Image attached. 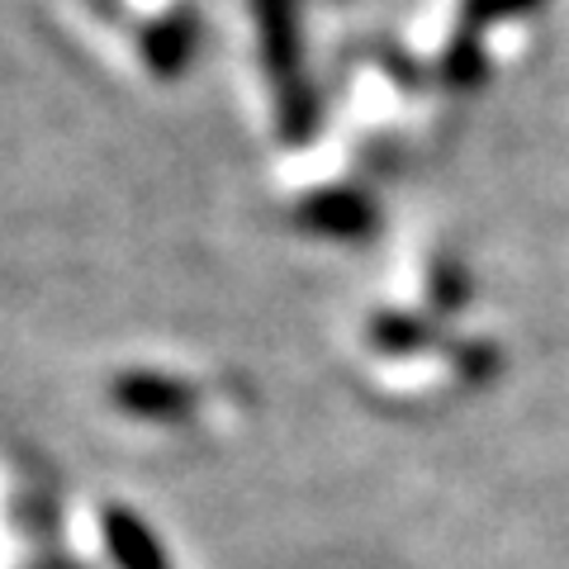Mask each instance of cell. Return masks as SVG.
Wrapping results in <instances>:
<instances>
[{"mask_svg": "<svg viewBox=\"0 0 569 569\" xmlns=\"http://www.w3.org/2000/svg\"><path fill=\"white\" fill-rule=\"evenodd\" d=\"M110 399L133 418L176 422V418H186L194 408V389L181 385V380H171V376H142V370H133V376H119L110 385Z\"/></svg>", "mask_w": 569, "mask_h": 569, "instance_id": "1", "label": "cell"}, {"mask_svg": "<svg viewBox=\"0 0 569 569\" xmlns=\"http://www.w3.org/2000/svg\"><path fill=\"white\" fill-rule=\"evenodd\" d=\"M100 531H104V546L119 569H171L167 560V546L157 541V531L138 518L133 508H104L100 512Z\"/></svg>", "mask_w": 569, "mask_h": 569, "instance_id": "2", "label": "cell"}, {"mask_svg": "<svg viewBox=\"0 0 569 569\" xmlns=\"http://www.w3.org/2000/svg\"><path fill=\"white\" fill-rule=\"evenodd\" d=\"M380 351H413V347H427V328L413 323V318H376L370 328Z\"/></svg>", "mask_w": 569, "mask_h": 569, "instance_id": "3", "label": "cell"}]
</instances>
